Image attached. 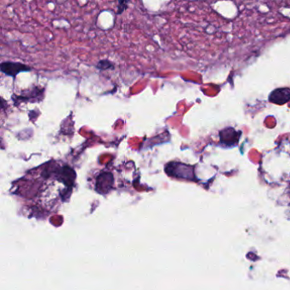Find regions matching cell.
<instances>
[{
  "label": "cell",
  "instance_id": "1",
  "mask_svg": "<svg viewBox=\"0 0 290 290\" xmlns=\"http://www.w3.org/2000/svg\"><path fill=\"white\" fill-rule=\"evenodd\" d=\"M269 163L276 165L281 169L283 182L287 184V190L290 195V141H285L278 146L276 149L270 152L268 156L265 157Z\"/></svg>",
  "mask_w": 290,
  "mask_h": 290
},
{
  "label": "cell",
  "instance_id": "5",
  "mask_svg": "<svg viewBox=\"0 0 290 290\" xmlns=\"http://www.w3.org/2000/svg\"><path fill=\"white\" fill-rule=\"evenodd\" d=\"M119 3L121 4L120 6H119V11H118V14H120V13L123 12L125 9H127V4H128V2H126V1H123V2H119Z\"/></svg>",
  "mask_w": 290,
  "mask_h": 290
},
{
  "label": "cell",
  "instance_id": "2",
  "mask_svg": "<svg viewBox=\"0 0 290 290\" xmlns=\"http://www.w3.org/2000/svg\"><path fill=\"white\" fill-rule=\"evenodd\" d=\"M31 68L28 65L22 64V63H3L1 64V71L8 75V76H12L16 77V75L22 72H27L30 71Z\"/></svg>",
  "mask_w": 290,
  "mask_h": 290
},
{
  "label": "cell",
  "instance_id": "3",
  "mask_svg": "<svg viewBox=\"0 0 290 290\" xmlns=\"http://www.w3.org/2000/svg\"><path fill=\"white\" fill-rule=\"evenodd\" d=\"M112 175L109 173H104L97 179V188L99 193H106L112 187Z\"/></svg>",
  "mask_w": 290,
  "mask_h": 290
},
{
  "label": "cell",
  "instance_id": "4",
  "mask_svg": "<svg viewBox=\"0 0 290 290\" xmlns=\"http://www.w3.org/2000/svg\"><path fill=\"white\" fill-rule=\"evenodd\" d=\"M97 68L100 70H106V69L113 68V64L110 63L109 61H100V63L97 64Z\"/></svg>",
  "mask_w": 290,
  "mask_h": 290
}]
</instances>
